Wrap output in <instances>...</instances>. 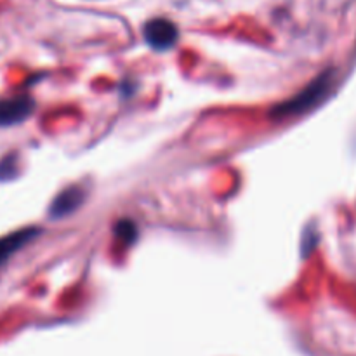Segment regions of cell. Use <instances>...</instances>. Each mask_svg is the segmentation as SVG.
Segmentation results:
<instances>
[{"mask_svg":"<svg viewBox=\"0 0 356 356\" xmlns=\"http://www.w3.org/2000/svg\"><path fill=\"white\" fill-rule=\"evenodd\" d=\"M334 86V70H325L320 73L312 83L299 90L294 97L284 101V103L277 104L271 110V117L275 120H282L287 117H296V115H302L315 108L316 104L322 103L327 96H329L330 89Z\"/></svg>","mask_w":356,"mask_h":356,"instance_id":"cell-1","label":"cell"},{"mask_svg":"<svg viewBox=\"0 0 356 356\" xmlns=\"http://www.w3.org/2000/svg\"><path fill=\"white\" fill-rule=\"evenodd\" d=\"M143 35L149 47L155 51H169L174 47L179 38V31H177L176 24L172 21L165 19V17H153L143 28Z\"/></svg>","mask_w":356,"mask_h":356,"instance_id":"cell-2","label":"cell"},{"mask_svg":"<svg viewBox=\"0 0 356 356\" xmlns=\"http://www.w3.org/2000/svg\"><path fill=\"white\" fill-rule=\"evenodd\" d=\"M35 110L30 96H14L0 99V127H10L26 120Z\"/></svg>","mask_w":356,"mask_h":356,"instance_id":"cell-3","label":"cell"},{"mask_svg":"<svg viewBox=\"0 0 356 356\" xmlns=\"http://www.w3.org/2000/svg\"><path fill=\"white\" fill-rule=\"evenodd\" d=\"M83 202H86V190L82 186H68L56 195L49 207V216L52 219H63L79 211Z\"/></svg>","mask_w":356,"mask_h":356,"instance_id":"cell-4","label":"cell"},{"mask_svg":"<svg viewBox=\"0 0 356 356\" xmlns=\"http://www.w3.org/2000/svg\"><path fill=\"white\" fill-rule=\"evenodd\" d=\"M40 229L38 228H23L17 229V232L10 233V235L2 236L0 238V264L6 263L10 256L17 252V250L23 249L24 245L31 242V240L37 238L40 235Z\"/></svg>","mask_w":356,"mask_h":356,"instance_id":"cell-5","label":"cell"},{"mask_svg":"<svg viewBox=\"0 0 356 356\" xmlns=\"http://www.w3.org/2000/svg\"><path fill=\"white\" fill-rule=\"evenodd\" d=\"M115 233H117L118 238H120L124 243H127V245H131V243L138 238V228H136L134 222L127 221V219L117 222V226H115Z\"/></svg>","mask_w":356,"mask_h":356,"instance_id":"cell-6","label":"cell"},{"mask_svg":"<svg viewBox=\"0 0 356 356\" xmlns=\"http://www.w3.org/2000/svg\"><path fill=\"white\" fill-rule=\"evenodd\" d=\"M13 159V156H10ZM9 160H3L2 163H0V179H10V177L14 176V162H10Z\"/></svg>","mask_w":356,"mask_h":356,"instance_id":"cell-7","label":"cell"}]
</instances>
